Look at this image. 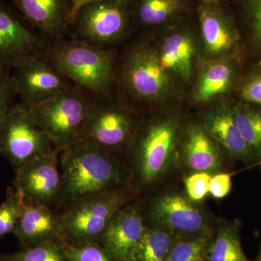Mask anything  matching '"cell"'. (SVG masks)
I'll return each instance as SVG.
<instances>
[{"mask_svg":"<svg viewBox=\"0 0 261 261\" xmlns=\"http://www.w3.org/2000/svg\"><path fill=\"white\" fill-rule=\"evenodd\" d=\"M175 81L161 65L157 44L146 33L132 38L120 50L114 96L141 114L174 97Z\"/></svg>","mask_w":261,"mask_h":261,"instance_id":"1","label":"cell"},{"mask_svg":"<svg viewBox=\"0 0 261 261\" xmlns=\"http://www.w3.org/2000/svg\"><path fill=\"white\" fill-rule=\"evenodd\" d=\"M183 128L174 113H142L126 157L128 183L137 194L157 183L174 166Z\"/></svg>","mask_w":261,"mask_h":261,"instance_id":"2","label":"cell"},{"mask_svg":"<svg viewBox=\"0 0 261 261\" xmlns=\"http://www.w3.org/2000/svg\"><path fill=\"white\" fill-rule=\"evenodd\" d=\"M58 160L61 195L57 209L81 197L128 185L119 157L87 141L61 149Z\"/></svg>","mask_w":261,"mask_h":261,"instance_id":"3","label":"cell"},{"mask_svg":"<svg viewBox=\"0 0 261 261\" xmlns=\"http://www.w3.org/2000/svg\"><path fill=\"white\" fill-rule=\"evenodd\" d=\"M119 51L63 39L51 43L47 55L73 85L97 99L114 95Z\"/></svg>","mask_w":261,"mask_h":261,"instance_id":"4","label":"cell"},{"mask_svg":"<svg viewBox=\"0 0 261 261\" xmlns=\"http://www.w3.org/2000/svg\"><path fill=\"white\" fill-rule=\"evenodd\" d=\"M136 30L132 0H97L75 13L66 39L102 49H119L133 38Z\"/></svg>","mask_w":261,"mask_h":261,"instance_id":"5","label":"cell"},{"mask_svg":"<svg viewBox=\"0 0 261 261\" xmlns=\"http://www.w3.org/2000/svg\"><path fill=\"white\" fill-rule=\"evenodd\" d=\"M137 193L128 185L81 197L62 206V241L80 245L100 243L106 226L115 214L132 202Z\"/></svg>","mask_w":261,"mask_h":261,"instance_id":"6","label":"cell"},{"mask_svg":"<svg viewBox=\"0 0 261 261\" xmlns=\"http://www.w3.org/2000/svg\"><path fill=\"white\" fill-rule=\"evenodd\" d=\"M95 99L73 85L29 110L61 151L82 140L86 122Z\"/></svg>","mask_w":261,"mask_h":261,"instance_id":"7","label":"cell"},{"mask_svg":"<svg viewBox=\"0 0 261 261\" xmlns=\"http://www.w3.org/2000/svg\"><path fill=\"white\" fill-rule=\"evenodd\" d=\"M142 114L114 95L97 98L84 126L82 140L111 153L126 152L140 124Z\"/></svg>","mask_w":261,"mask_h":261,"instance_id":"8","label":"cell"},{"mask_svg":"<svg viewBox=\"0 0 261 261\" xmlns=\"http://www.w3.org/2000/svg\"><path fill=\"white\" fill-rule=\"evenodd\" d=\"M60 152L22 103L15 102L0 129V155L16 171L29 161Z\"/></svg>","mask_w":261,"mask_h":261,"instance_id":"9","label":"cell"},{"mask_svg":"<svg viewBox=\"0 0 261 261\" xmlns=\"http://www.w3.org/2000/svg\"><path fill=\"white\" fill-rule=\"evenodd\" d=\"M10 78L16 97L29 109L73 86L48 58L47 51L15 67Z\"/></svg>","mask_w":261,"mask_h":261,"instance_id":"10","label":"cell"},{"mask_svg":"<svg viewBox=\"0 0 261 261\" xmlns=\"http://www.w3.org/2000/svg\"><path fill=\"white\" fill-rule=\"evenodd\" d=\"M51 43L6 0H0V67L12 70L47 51Z\"/></svg>","mask_w":261,"mask_h":261,"instance_id":"11","label":"cell"},{"mask_svg":"<svg viewBox=\"0 0 261 261\" xmlns=\"http://www.w3.org/2000/svg\"><path fill=\"white\" fill-rule=\"evenodd\" d=\"M197 18L205 61L234 58L241 38L234 18L221 0L199 3Z\"/></svg>","mask_w":261,"mask_h":261,"instance_id":"12","label":"cell"},{"mask_svg":"<svg viewBox=\"0 0 261 261\" xmlns=\"http://www.w3.org/2000/svg\"><path fill=\"white\" fill-rule=\"evenodd\" d=\"M145 220L177 237L211 234L214 228L208 215L188 197L178 193L160 196L149 205Z\"/></svg>","mask_w":261,"mask_h":261,"instance_id":"13","label":"cell"},{"mask_svg":"<svg viewBox=\"0 0 261 261\" xmlns=\"http://www.w3.org/2000/svg\"><path fill=\"white\" fill-rule=\"evenodd\" d=\"M59 152L37 158L15 171L13 186L24 201L57 209L61 195Z\"/></svg>","mask_w":261,"mask_h":261,"instance_id":"14","label":"cell"},{"mask_svg":"<svg viewBox=\"0 0 261 261\" xmlns=\"http://www.w3.org/2000/svg\"><path fill=\"white\" fill-rule=\"evenodd\" d=\"M167 29L163 41L157 44L160 61L176 80L189 83L197 67V35L186 18Z\"/></svg>","mask_w":261,"mask_h":261,"instance_id":"15","label":"cell"},{"mask_svg":"<svg viewBox=\"0 0 261 261\" xmlns=\"http://www.w3.org/2000/svg\"><path fill=\"white\" fill-rule=\"evenodd\" d=\"M6 1L49 42L66 39L73 12V0Z\"/></svg>","mask_w":261,"mask_h":261,"instance_id":"16","label":"cell"},{"mask_svg":"<svg viewBox=\"0 0 261 261\" xmlns=\"http://www.w3.org/2000/svg\"><path fill=\"white\" fill-rule=\"evenodd\" d=\"M147 226L142 207L132 201L113 216L100 244L113 261H127Z\"/></svg>","mask_w":261,"mask_h":261,"instance_id":"17","label":"cell"},{"mask_svg":"<svg viewBox=\"0 0 261 261\" xmlns=\"http://www.w3.org/2000/svg\"><path fill=\"white\" fill-rule=\"evenodd\" d=\"M204 129L232 159L251 166L260 160L240 133L232 113V103L222 102L211 106L200 122Z\"/></svg>","mask_w":261,"mask_h":261,"instance_id":"18","label":"cell"},{"mask_svg":"<svg viewBox=\"0 0 261 261\" xmlns=\"http://www.w3.org/2000/svg\"><path fill=\"white\" fill-rule=\"evenodd\" d=\"M13 233L22 249L62 241L59 211L49 206L23 200Z\"/></svg>","mask_w":261,"mask_h":261,"instance_id":"19","label":"cell"},{"mask_svg":"<svg viewBox=\"0 0 261 261\" xmlns=\"http://www.w3.org/2000/svg\"><path fill=\"white\" fill-rule=\"evenodd\" d=\"M193 172L215 173L224 164L219 145L207 135L200 122H191L182 128L178 154Z\"/></svg>","mask_w":261,"mask_h":261,"instance_id":"20","label":"cell"},{"mask_svg":"<svg viewBox=\"0 0 261 261\" xmlns=\"http://www.w3.org/2000/svg\"><path fill=\"white\" fill-rule=\"evenodd\" d=\"M236 76L232 58L205 61L197 79L194 100L203 104L224 95L232 87Z\"/></svg>","mask_w":261,"mask_h":261,"instance_id":"21","label":"cell"},{"mask_svg":"<svg viewBox=\"0 0 261 261\" xmlns=\"http://www.w3.org/2000/svg\"><path fill=\"white\" fill-rule=\"evenodd\" d=\"M188 0H132L136 29L170 27L186 18Z\"/></svg>","mask_w":261,"mask_h":261,"instance_id":"22","label":"cell"},{"mask_svg":"<svg viewBox=\"0 0 261 261\" xmlns=\"http://www.w3.org/2000/svg\"><path fill=\"white\" fill-rule=\"evenodd\" d=\"M240 226L238 221L219 223L211 240L207 261H252L242 247Z\"/></svg>","mask_w":261,"mask_h":261,"instance_id":"23","label":"cell"},{"mask_svg":"<svg viewBox=\"0 0 261 261\" xmlns=\"http://www.w3.org/2000/svg\"><path fill=\"white\" fill-rule=\"evenodd\" d=\"M176 238L167 229L147 225L127 261H164Z\"/></svg>","mask_w":261,"mask_h":261,"instance_id":"24","label":"cell"},{"mask_svg":"<svg viewBox=\"0 0 261 261\" xmlns=\"http://www.w3.org/2000/svg\"><path fill=\"white\" fill-rule=\"evenodd\" d=\"M233 119L244 140L261 161V106L247 102L232 103Z\"/></svg>","mask_w":261,"mask_h":261,"instance_id":"25","label":"cell"},{"mask_svg":"<svg viewBox=\"0 0 261 261\" xmlns=\"http://www.w3.org/2000/svg\"><path fill=\"white\" fill-rule=\"evenodd\" d=\"M214 234L177 237L164 261H207Z\"/></svg>","mask_w":261,"mask_h":261,"instance_id":"26","label":"cell"},{"mask_svg":"<svg viewBox=\"0 0 261 261\" xmlns=\"http://www.w3.org/2000/svg\"><path fill=\"white\" fill-rule=\"evenodd\" d=\"M0 261H68L62 241L27 247L13 253H0Z\"/></svg>","mask_w":261,"mask_h":261,"instance_id":"27","label":"cell"},{"mask_svg":"<svg viewBox=\"0 0 261 261\" xmlns=\"http://www.w3.org/2000/svg\"><path fill=\"white\" fill-rule=\"evenodd\" d=\"M23 198L13 186L8 187L4 201L0 205V239L14 233Z\"/></svg>","mask_w":261,"mask_h":261,"instance_id":"28","label":"cell"},{"mask_svg":"<svg viewBox=\"0 0 261 261\" xmlns=\"http://www.w3.org/2000/svg\"><path fill=\"white\" fill-rule=\"evenodd\" d=\"M252 47L261 56V0L239 2Z\"/></svg>","mask_w":261,"mask_h":261,"instance_id":"29","label":"cell"},{"mask_svg":"<svg viewBox=\"0 0 261 261\" xmlns=\"http://www.w3.org/2000/svg\"><path fill=\"white\" fill-rule=\"evenodd\" d=\"M68 261H113L99 243L74 245L63 242Z\"/></svg>","mask_w":261,"mask_h":261,"instance_id":"30","label":"cell"},{"mask_svg":"<svg viewBox=\"0 0 261 261\" xmlns=\"http://www.w3.org/2000/svg\"><path fill=\"white\" fill-rule=\"evenodd\" d=\"M11 70L0 67V129L15 104V95L10 78Z\"/></svg>","mask_w":261,"mask_h":261,"instance_id":"31","label":"cell"},{"mask_svg":"<svg viewBox=\"0 0 261 261\" xmlns=\"http://www.w3.org/2000/svg\"><path fill=\"white\" fill-rule=\"evenodd\" d=\"M206 172H195L185 178L187 197L197 202L203 200L209 193L212 176Z\"/></svg>","mask_w":261,"mask_h":261,"instance_id":"32","label":"cell"},{"mask_svg":"<svg viewBox=\"0 0 261 261\" xmlns=\"http://www.w3.org/2000/svg\"><path fill=\"white\" fill-rule=\"evenodd\" d=\"M241 97L244 102L261 106V68L245 80L242 86Z\"/></svg>","mask_w":261,"mask_h":261,"instance_id":"33","label":"cell"},{"mask_svg":"<svg viewBox=\"0 0 261 261\" xmlns=\"http://www.w3.org/2000/svg\"><path fill=\"white\" fill-rule=\"evenodd\" d=\"M231 176L227 173H220L211 178L209 193L216 200L224 198L231 190Z\"/></svg>","mask_w":261,"mask_h":261,"instance_id":"34","label":"cell"},{"mask_svg":"<svg viewBox=\"0 0 261 261\" xmlns=\"http://www.w3.org/2000/svg\"><path fill=\"white\" fill-rule=\"evenodd\" d=\"M255 261H261V245L260 250H259L258 255H257L256 260H255Z\"/></svg>","mask_w":261,"mask_h":261,"instance_id":"35","label":"cell"},{"mask_svg":"<svg viewBox=\"0 0 261 261\" xmlns=\"http://www.w3.org/2000/svg\"><path fill=\"white\" fill-rule=\"evenodd\" d=\"M199 3H204V2L212 1V0H197Z\"/></svg>","mask_w":261,"mask_h":261,"instance_id":"36","label":"cell"},{"mask_svg":"<svg viewBox=\"0 0 261 261\" xmlns=\"http://www.w3.org/2000/svg\"><path fill=\"white\" fill-rule=\"evenodd\" d=\"M235 1H237L238 3H239V2L243 1V0H235Z\"/></svg>","mask_w":261,"mask_h":261,"instance_id":"37","label":"cell"},{"mask_svg":"<svg viewBox=\"0 0 261 261\" xmlns=\"http://www.w3.org/2000/svg\"><path fill=\"white\" fill-rule=\"evenodd\" d=\"M260 168H261V161H260Z\"/></svg>","mask_w":261,"mask_h":261,"instance_id":"38","label":"cell"}]
</instances>
